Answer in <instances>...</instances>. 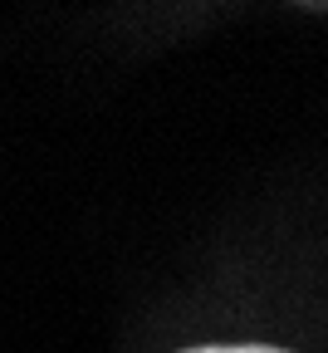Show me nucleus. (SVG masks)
Returning a JSON list of instances; mask_svg holds the SVG:
<instances>
[{
	"instance_id": "obj_1",
	"label": "nucleus",
	"mask_w": 328,
	"mask_h": 353,
	"mask_svg": "<svg viewBox=\"0 0 328 353\" xmlns=\"http://www.w3.org/2000/svg\"><path fill=\"white\" fill-rule=\"evenodd\" d=\"M181 353H289V348H274V343H196V348H181Z\"/></svg>"
}]
</instances>
